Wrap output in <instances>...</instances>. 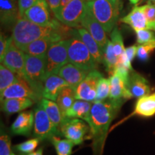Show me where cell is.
<instances>
[{"instance_id": "cell-41", "label": "cell", "mask_w": 155, "mask_h": 155, "mask_svg": "<svg viewBox=\"0 0 155 155\" xmlns=\"http://www.w3.org/2000/svg\"><path fill=\"white\" fill-rule=\"evenodd\" d=\"M137 48L138 46H137L136 45L131 46L126 48V55H127L128 59L129 60V61L131 62L134 60V58H135V56L137 55Z\"/></svg>"}, {"instance_id": "cell-10", "label": "cell", "mask_w": 155, "mask_h": 155, "mask_svg": "<svg viewBox=\"0 0 155 155\" xmlns=\"http://www.w3.org/2000/svg\"><path fill=\"white\" fill-rule=\"evenodd\" d=\"M1 63L15 74L24 78L25 53L17 47L12 37L9 38L7 50Z\"/></svg>"}, {"instance_id": "cell-46", "label": "cell", "mask_w": 155, "mask_h": 155, "mask_svg": "<svg viewBox=\"0 0 155 155\" xmlns=\"http://www.w3.org/2000/svg\"><path fill=\"white\" fill-rule=\"evenodd\" d=\"M85 2H90V1H93V0H84Z\"/></svg>"}, {"instance_id": "cell-12", "label": "cell", "mask_w": 155, "mask_h": 155, "mask_svg": "<svg viewBox=\"0 0 155 155\" xmlns=\"http://www.w3.org/2000/svg\"><path fill=\"white\" fill-rule=\"evenodd\" d=\"M103 74L98 70L91 71L75 89L76 100L94 103L96 100L97 86Z\"/></svg>"}, {"instance_id": "cell-28", "label": "cell", "mask_w": 155, "mask_h": 155, "mask_svg": "<svg viewBox=\"0 0 155 155\" xmlns=\"http://www.w3.org/2000/svg\"><path fill=\"white\" fill-rule=\"evenodd\" d=\"M20 76L5 67L3 64L0 65V94L13 83H16Z\"/></svg>"}, {"instance_id": "cell-34", "label": "cell", "mask_w": 155, "mask_h": 155, "mask_svg": "<svg viewBox=\"0 0 155 155\" xmlns=\"http://www.w3.org/2000/svg\"><path fill=\"white\" fill-rule=\"evenodd\" d=\"M12 154L10 137L2 128L0 135V155H12Z\"/></svg>"}, {"instance_id": "cell-42", "label": "cell", "mask_w": 155, "mask_h": 155, "mask_svg": "<svg viewBox=\"0 0 155 155\" xmlns=\"http://www.w3.org/2000/svg\"><path fill=\"white\" fill-rule=\"evenodd\" d=\"M42 152H43V149L40 148L38 151H36V152L30 153L28 155H42Z\"/></svg>"}, {"instance_id": "cell-35", "label": "cell", "mask_w": 155, "mask_h": 155, "mask_svg": "<svg viewBox=\"0 0 155 155\" xmlns=\"http://www.w3.org/2000/svg\"><path fill=\"white\" fill-rule=\"evenodd\" d=\"M137 35V41L139 45H143L148 42L155 41V32L150 30H135Z\"/></svg>"}, {"instance_id": "cell-2", "label": "cell", "mask_w": 155, "mask_h": 155, "mask_svg": "<svg viewBox=\"0 0 155 155\" xmlns=\"http://www.w3.org/2000/svg\"><path fill=\"white\" fill-rule=\"evenodd\" d=\"M62 23L58 22L53 26H42L30 22L25 18H20L12 29L13 41L16 46L23 52L31 42L56 32H68L63 28Z\"/></svg>"}, {"instance_id": "cell-27", "label": "cell", "mask_w": 155, "mask_h": 155, "mask_svg": "<svg viewBox=\"0 0 155 155\" xmlns=\"http://www.w3.org/2000/svg\"><path fill=\"white\" fill-rule=\"evenodd\" d=\"M40 102L43 106L50 119L53 122V124L60 130V127H61L64 118L57 103L54 102L53 101L46 99V98H42L40 100Z\"/></svg>"}, {"instance_id": "cell-21", "label": "cell", "mask_w": 155, "mask_h": 155, "mask_svg": "<svg viewBox=\"0 0 155 155\" xmlns=\"http://www.w3.org/2000/svg\"><path fill=\"white\" fill-rule=\"evenodd\" d=\"M121 22L129 25L133 30H149L148 23L144 12V6H135L130 13L120 19Z\"/></svg>"}, {"instance_id": "cell-25", "label": "cell", "mask_w": 155, "mask_h": 155, "mask_svg": "<svg viewBox=\"0 0 155 155\" xmlns=\"http://www.w3.org/2000/svg\"><path fill=\"white\" fill-rule=\"evenodd\" d=\"M134 114L150 117L155 114V93L139 98L136 103Z\"/></svg>"}, {"instance_id": "cell-32", "label": "cell", "mask_w": 155, "mask_h": 155, "mask_svg": "<svg viewBox=\"0 0 155 155\" xmlns=\"http://www.w3.org/2000/svg\"><path fill=\"white\" fill-rule=\"evenodd\" d=\"M111 41L113 44L114 53L118 58H119L125 53L126 49L124 45L123 38H122L121 32L118 30L117 28H115L112 30L111 33Z\"/></svg>"}, {"instance_id": "cell-20", "label": "cell", "mask_w": 155, "mask_h": 155, "mask_svg": "<svg viewBox=\"0 0 155 155\" xmlns=\"http://www.w3.org/2000/svg\"><path fill=\"white\" fill-rule=\"evenodd\" d=\"M66 86H70L61 76L56 74L50 75L44 81L42 98L56 101L60 91Z\"/></svg>"}, {"instance_id": "cell-16", "label": "cell", "mask_w": 155, "mask_h": 155, "mask_svg": "<svg viewBox=\"0 0 155 155\" xmlns=\"http://www.w3.org/2000/svg\"><path fill=\"white\" fill-rule=\"evenodd\" d=\"M20 19L18 0H0V20L5 29H12Z\"/></svg>"}, {"instance_id": "cell-44", "label": "cell", "mask_w": 155, "mask_h": 155, "mask_svg": "<svg viewBox=\"0 0 155 155\" xmlns=\"http://www.w3.org/2000/svg\"><path fill=\"white\" fill-rule=\"evenodd\" d=\"M129 2H130L131 5H137V4H138L139 2L141 1V0H129Z\"/></svg>"}, {"instance_id": "cell-23", "label": "cell", "mask_w": 155, "mask_h": 155, "mask_svg": "<svg viewBox=\"0 0 155 155\" xmlns=\"http://www.w3.org/2000/svg\"><path fill=\"white\" fill-rule=\"evenodd\" d=\"M2 103V110L7 115L20 112L30 108L35 103L30 98H9Z\"/></svg>"}, {"instance_id": "cell-8", "label": "cell", "mask_w": 155, "mask_h": 155, "mask_svg": "<svg viewBox=\"0 0 155 155\" xmlns=\"http://www.w3.org/2000/svg\"><path fill=\"white\" fill-rule=\"evenodd\" d=\"M86 9V2L84 0H73L68 5L61 7L55 17L68 28H79Z\"/></svg>"}, {"instance_id": "cell-5", "label": "cell", "mask_w": 155, "mask_h": 155, "mask_svg": "<svg viewBox=\"0 0 155 155\" xmlns=\"http://www.w3.org/2000/svg\"><path fill=\"white\" fill-rule=\"evenodd\" d=\"M86 5L106 32H111L115 28L119 12L111 2L110 0H93L86 2Z\"/></svg>"}, {"instance_id": "cell-24", "label": "cell", "mask_w": 155, "mask_h": 155, "mask_svg": "<svg viewBox=\"0 0 155 155\" xmlns=\"http://www.w3.org/2000/svg\"><path fill=\"white\" fill-rule=\"evenodd\" d=\"M92 105V102L83 100H75L71 108L65 114V118H77L87 122Z\"/></svg>"}, {"instance_id": "cell-36", "label": "cell", "mask_w": 155, "mask_h": 155, "mask_svg": "<svg viewBox=\"0 0 155 155\" xmlns=\"http://www.w3.org/2000/svg\"><path fill=\"white\" fill-rule=\"evenodd\" d=\"M40 140L37 138H34L28 140L24 142L15 146V150L22 153H32L38 147Z\"/></svg>"}, {"instance_id": "cell-38", "label": "cell", "mask_w": 155, "mask_h": 155, "mask_svg": "<svg viewBox=\"0 0 155 155\" xmlns=\"http://www.w3.org/2000/svg\"><path fill=\"white\" fill-rule=\"evenodd\" d=\"M38 0H18L19 12L20 18H22L24 16L25 12L34 5Z\"/></svg>"}, {"instance_id": "cell-37", "label": "cell", "mask_w": 155, "mask_h": 155, "mask_svg": "<svg viewBox=\"0 0 155 155\" xmlns=\"http://www.w3.org/2000/svg\"><path fill=\"white\" fill-rule=\"evenodd\" d=\"M144 6V12L148 23L149 30L155 32V5L147 4Z\"/></svg>"}, {"instance_id": "cell-1", "label": "cell", "mask_w": 155, "mask_h": 155, "mask_svg": "<svg viewBox=\"0 0 155 155\" xmlns=\"http://www.w3.org/2000/svg\"><path fill=\"white\" fill-rule=\"evenodd\" d=\"M124 103L110 98L102 102L93 103L87 123L90 127L94 155H102L108 129Z\"/></svg>"}, {"instance_id": "cell-11", "label": "cell", "mask_w": 155, "mask_h": 155, "mask_svg": "<svg viewBox=\"0 0 155 155\" xmlns=\"http://www.w3.org/2000/svg\"><path fill=\"white\" fill-rule=\"evenodd\" d=\"M22 18L42 26H53L58 23L51 18L50 9L46 0H38L25 12Z\"/></svg>"}, {"instance_id": "cell-31", "label": "cell", "mask_w": 155, "mask_h": 155, "mask_svg": "<svg viewBox=\"0 0 155 155\" xmlns=\"http://www.w3.org/2000/svg\"><path fill=\"white\" fill-rule=\"evenodd\" d=\"M111 91V81L103 76L98 81L96 91V97L94 102H102L109 98Z\"/></svg>"}, {"instance_id": "cell-19", "label": "cell", "mask_w": 155, "mask_h": 155, "mask_svg": "<svg viewBox=\"0 0 155 155\" xmlns=\"http://www.w3.org/2000/svg\"><path fill=\"white\" fill-rule=\"evenodd\" d=\"M35 112L32 111L22 112L17 116L11 126V131L16 135L29 136L34 127Z\"/></svg>"}, {"instance_id": "cell-3", "label": "cell", "mask_w": 155, "mask_h": 155, "mask_svg": "<svg viewBox=\"0 0 155 155\" xmlns=\"http://www.w3.org/2000/svg\"><path fill=\"white\" fill-rule=\"evenodd\" d=\"M68 61L75 66L85 71H91L96 70L98 64L95 61L90 51L81 40L78 34L76 29H72L71 37L69 38L68 48Z\"/></svg>"}, {"instance_id": "cell-18", "label": "cell", "mask_w": 155, "mask_h": 155, "mask_svg": "<svg viewBox=\"0 0 155 155\" xmlns=\"http://www.w3.org/2000/svg\"><path fill=\"white\" fill-rule=\"evenodd\" d=\"M89 71L75 66L72 63H67L60 70L58 75L63 78L72 88L76 89L80 83L88 75Z\"/></svg>"}, {"instance_id": "cell-6", "label": "cell", "mask_w": 155, "mask_h": 155, "mask_svg": "<svg viewBox=\"0 0 155 155\" xmlns=\"http://www.w3.org/2000/svg\"><path fill=\"white\" fill-rule=\"evenodd\" d=\"M68 42L69 39H65L51 45L47 53L45 81L50 75H58L61 68L69 63L68 54Z\"/></svg>"}, {"instance_id": "cell-47", "label": "cell", "mask_w": 155, "mask_h": 155, "mask_svg": "<svg viewBox=\"0 0 155 155\" xmlns=\"http://www.w3.org/2000/svg\"><path fill=\"white\" fill-rule=\"evenodd\" d=\"M12 155H15V154H12Z\"/></svg>"}, {"instance_id": "cell-17", "label": "cell", "mask_w": 155, "mask_h": 155, "mask_svg": "<svg viewBox=\"0 0 155 155\" xmlns=\"http://www.w3.org/2000/svg\"><path fill=\"white\" fill-rule=\"evenodd\" d=\"M127 86L131 96L134 98H141L148 96L151 93V87L148 81L134 71L130 72Z\"/></svg>"}, {"instance_id": "cell-4", "label": "cell", "mask_w": 155, "mask_h": 155, "mask_svg": "<svg viewBox=\"0 0 155 155\" xmlns=\"http://www.w3.org/2000/svg\"><path fill=\"white\" fill-rule=\"evenodd\" d=\"M47 55L33 56L25 53L24 79L32 90L42 98Z\"/></svg>"}, {"instance_id": "cell-26", "label": "cell", "mask_w": 155, "mask_h": 155, "mask_svg": "<svg viewBox=\"0 0 155 155\" xmlns=\"http://www.w3.org/2000/svg\"><path fill=\"white\" fill-rule=\"evenodd\" d=\"M76 100L75 89L71 86H66L60 91L56 99V103L65 118V114L68 111Z\"/></svg>"}, {"instance_id": "cell-39", "label": "cell", "mask_w": 155, "mask_h": 155, "mask_svg": "<svg viewBox=\"0 0 155 155\" xmlns=\"http://www.w3.org/2000/svg\"><path fill=\"white\" fill-rule=\"evenodd\" d=\"M9 38H7L5 34L1 32L0 35V61H2L4 55L7 50V45H8Z\"/></svg>"}, {"instance_id": "cell-33", "label": "cell", "mask_w": 155, "mask_h": 155, "mask_svg": "<svg viewBox=\"0 0 155 155\" xmlns=\"http://www.w3.org/2000/svg\"><path fill=\"white\" fill-rule=\"evenodd\" d=\"M155 50V41L139 45L137 48V57L142 62H146L150 58V53Z\"/></svg>"}, {"instance_id": "cell-40", "label": "cell", "mask_w": 155, "mask_h": 155, "mask_svg": "<svg viewBox=\"0 0 155 155\" xmlns=\"http://www.w3.org/2000/svg\"><path fill=\"white\" fill-rule=\"evenodd\" d=\"M46 2L49 5L50 11L53 13L54 15L61 9V0H46Z\"/></svg>"}, {"instance_id": "cell-43", "label": "cell", "mask_w": 155, "mask_h": 155, "mask_svg": "<svg viewBox=\"0 0 155 155\" xmlns=\"http://www.w3.org/2000/svg\"><path fill=\"white\" fill-rule=\"evenodd\" d=\"M72 1H73V0H61V7H65V6H66L67 5H68V4Z\"/></svg>"}, {"instance_id": "cell-30", "label": "cell", "mask_w": 155, "mask_h": 155, "mask_svg": "<svg viewBox=\"0 0 155 155\" xmlns=\"http://www.w3.org/2000/svg\"><path fill=\"white\" fill-rule=\"evenodd\" d=\"M55 147L57 155H71L75 144L67 139H61L55 136L50 140Z\"/></svg>"}, {"instance_id": "cell-22", "label": "cell", "mask_w": 155, "mask_h": 155, "mask_svg": "<svg viewBox=\"0 0 155 155\" xmlns=\"http://www.w3.org/2000/svg\"><path fill=\"white\" fill-rule=\"evenodd\" d=\"M76 31L78 35L80 36L81 40L88 48L93 58H94L95 61L98 64L103 63L104 51L91 35L84 28H76Z\"/></svg>"}, {"instance_id": "cell-15", "label": "cell", "mask_w": 155, "mask_h": 155, "mask_svg": "<svg viewBox=\"0 0 155 155\" xmlns=\"http://www.w3.org/2000/svg\"><path fill=\"white\" fill-rule=\"evenodd\" d=\"M67 32H56L50 36L38 39L28 45L25 48V53L33 56L46 55L52 44L60 40H65L67 39Z\"/></svg>"}, {"instance_id": "cell-45", "label": "cell", "mask_w": 155, "mask_h": 155, "mask_svg": "<svg viewBox=\"0 0 155 155\" xmlns=\"http://www.w3.org/2000/svg\"><path fill=\"white\" fill-rule=\"evenodd\" d=\"M149 4H153V5H155V0H148Z\"/></svg>"}, {"instance_id": "cell-13", "label": "cell", "mask_w": 155, "mask_h": 155, "mask_svg": "<svg viewBox=\"0 0 155 155\" xmlns=\"http://www.w3.org/2000/svg\"><path fill=\"white\" fill-rule=\"evenodd\" d=\"M81 24L83 28L86 29L89 33L91 35L93 38L99 45L103 51H104L109 40L106 35L105 30L103 28L102 25L98 22V20L95 18L87 5L86 12L83 15Z\"/></svg>"}, {"instance_id": "cell-7", "label": "cell", "mask_w": 155, "mask_h": 155, "mask_svg": "<svg viewBox=\"0 0 155 155\" xmlns=\"http://www.w3.org/2000/svg\"><path fill=\"white\" fill-rule=\"evenodd\" d=\"M33 135L40 141L50 140L55 136L61 135L60 130L50 119L40 102H38L35 108Z\"/></svg>"}, {"instance_id": "cell-14", "label": "cell", "mask_w": 155, "mask_h": 155, "mask_svg": "<svg viewBox=\"0 0 155 155\" xmlns=\"http://www.w3.org/2000/svg\"><path fill=\"white\" fill-rule=\"evenodd\" d=\"M1 102L9 98H28L33 100L35 102H39L42 99L35 92L32 90L28 83L19 77L16 83H13L8 88L1 93Z\"/></svg>"}, {"instance_id": "cell-9", "label": "cell", "mask_w": 155, "mask_h": 155, "mask_svg": "<svg viewBox=\"0 0 155 155\" xmlns=\"http://www.w3.org/2000/svg\"><path fill=\"white\" fill-rule=\"evenodd\" d=\"M60 133L65 139H69L75 145L82 144L86 139H91L89 125L83 120L77 118H64L60 127Z\"/></svg>"}, {"instance_id": "cell-29", "label": "cell", "mask_w": 155, "mask_h": 155, "mask_svg": "<svg viewBox=\"0 0 155 155\" xmlns=\"http://www.w3.org/2000/svg\"><path fill=\"white\" fill-rule=\"evenodd\" d=\"M117 56L114 53L113 44L111 40H108L107 45L104 51V59H103V63L105 65L106 70L110 74L113 73L115 68L118 63Z\"/></svg>"}]
</instances>
